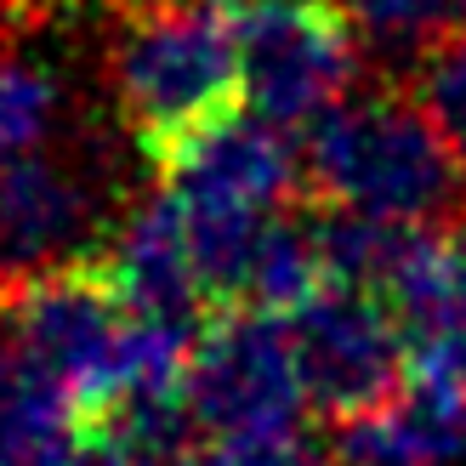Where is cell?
<instances>
[{
  "instance_id": "obj_3",
  "label": "cell",
  "mask_w": 466,
  "mask_h": 466,
  "mask_svg": "<svg viewBox=\"0 0 466 466\" xmlns=\"http://www.w3.org/2000/svg\"><path fill=\"white\" fill-rule=\"evenodd\" d=\"M0 319L12 324L46 376H52L75 415H108L126 392V341H131V301L103 256L63 262L29 279H6Z\"/></svg>"
},
{
  "instance_id": "obj_2",
  "label": "cell",
  "mask_w": 466,
  "mask_h": 466,
  "mask_svg": "<svg viewBox=\"0 0 466 466\" xmlns=\"http://www.w3.org/2000/svg\"><path fill=\"white\" fill-rule=\"evenodd\" d=\"M308 199L364 217L444 228L466 211V166L421 97L392 86L347 91L301 131Z\"/></svg>"
},
{
  "instance_id": "obj_14",
  "label": "cell",
  "mask_w": 466,
  "mask_h": 466,
  "mask_svg": "<svg viewBox=\"0 0 466 466\" xmlns=\"http://www.w3.org/2000/svg\"><path fill=\"white\" fill-rule=\"evenodd\" d=\"M177 466H324V455L301 432H239V438H194Z\"/></svg>"
},
{
  "instance_id": "obj_16",
  "label": "cell",
  "mask_w": 466,
  "mask_h": 466,
  "mask_svg": "<svg viewBox=\"0 0 466 466\" xmlns=\"http://www.w3.org/2000/svg\"><path fill=\"white\" fill-rule=\"evenodd\" d=\"M0 301H6V279H0Z\"/></svg>"
},
{
  "instance_id": "obj_7",
  "label": "cell",
  "mask_w": 466,
  "mask_h": 466,
  "mask_svg": "<svg viewBox=\"0 0 466 466\" xmlns=\"http://www.w3.org/2000/svg\"><path fill=\"white\" fill-rule=\"evenodd\" d=\"M86 222L91 194L63 159H52L46 148L0 159V273L6 279L80 262L68 256V245H80Z\"/></svg>"
},
{
  "instance_id": "obj_9",
  "label": "cell",
  "mask_w": 466,
  "mask_h": 466,
  "mask_svg": "<svg viewBox=\"0 0 466 466\" xmlns=\"http://www.w3.org/2000/svg\"><path fill=\"white\" fill-rule=\"evenodd\" d=\"M103 262L120 279V290L137 313L177 319V324H211L217 319L211 301H205V285H199L188 222H182L177 194H159L154 205H143L120 228V239H114V250Z\"/></svg>"
},
{
  "instance_id": "obj_11",
  "label": "cell",
  "mask_w": 466,
  "mask_h": 466,
  "mask_svg": "<svg viewBox=\"0 0 466 466\" xmlns=\"http://www.w3.org/2000/svg\"><path fill=\"white\" fill-rule=\"evenodd\" d=\"M353 17L376 57L421 68L450 35L466 29V0H359Z\"/></svg>"
},
{
  "instance_id": "obj_4",
  "label": "cell",
  "mask_w": 466,
  "mask_h": 466,
  "mask_svg": "<svg viewBox=\"0 0 466 466\" xmlns=\"http://www.w3.org/2000/svg\"><path fill=\"white\" fill-rule=\"evenodd\" d=\"M239 57L250 114L308 131L359 86L364 29L336 0H239Z\"/></svg>"
},
{
  "instance_id": "obj_5",
  "label": "cell",
  "mask_w": 466,
  "mask_h": 466,
  "mask_svg": "<svg viewBox=\"0 0 466 466\" xmlns=\"http://www.w3.org/2000/svg\"><path fill=\"white\" fill-rule=\"evenodd\" d=\"M188 410L205 438L296 432L313 404H308V381H301L290 319L217 313L194 347Z\"/></svg>"
},
{
  "instance_id": "obj_15",
  "label": "cell",
  "mask_w": 466,
  "mask_h": 466,
  "mask_svg": "<svg viewBox=\"0 0 466 466\" xmlns=\"http://www.w3.org/2000/svg\"><path fill=\"white\" fill-rule=\"evenodd\" d=\"M75 466H177V461L159 444H148L120 410H108V415H86V421H80Z\"/></svg>"
},
{
  "instance_id": "obj_13",
  "label": "cell",
  "mask_w": 466,
  "mask_h": 466,
  "mask_svg": "<svg viewBox=\"0 0 466 466\" xmlns=\"http://www.w3.org/2000/svg\"><path fill=\"white\" fill-rule=\"evenodd\" d=\"M415 97L427 103V114L438 120V131L450 137L455 159L466 166V29L450 35L421 68H415Z\"/></svg>"
},
{
  "instance_id": "obj_8",
  "label": "cell",
  "mask_w": 466,
  "mask_h": 466,
  "mask_svg": "<svg viewBox=\"0 0 466 466\" xmlns=\"http://www.w3.org/2000/svg\"><path fill=\"white\" fill-rule=\"evenodd\" d=\"M171 194H205V199H233L256 205V211H285V205L308 199V177H301V143H290L285 126L262 120V114H233L205 143L182 159L171 177H159Z\"/></svg>"
},
{
  "instance_id": "obj_12",
  "label": "cell",
  "mask_w": 466,
  "mask_h": 466,
  "mask_svg": "<svg viewBox=\"0 0 466 466\" xmlns=\"http://www.w3.org/2000/svg\"><path fill=\"white\" fill-rule=\"evenodd\" d=\"M57 126V86L46 68L17 57L0 40V159L46 148V137Z\"/></svg>"
},
{
  "instance_id": "obj_10",
  "label": "cell",
  "mask_w": 466,
  "mask_h": 466,
  "mask_svg": "<svg viewBox=\"0 0 466 466\" xmlns=\"http://www.w3.org/2000/svg\"><path fill=\"white\" fill-rule=\"evenodd\" d=\"M466 450V387L410 376L392 404L336 427L341 466H450Z\"/></svg>"
},
{
  "instance_id": "obj_1",
  "label": "cell",
  "mask_w": 466,
  "mask_h": 466,
  "mask_svg": "<svg viewBox=\"0 0 466 466\" xmlns=\"http://www.w3.org/2000/svg\"><path fill=\"white\" fill-rule=\"evenodd\" d=\"M114 91L137 154L171 177L217 126L250 108L239 0H131L114 35Z\"/></svg>"
},
{
  "instance_id": "obj_6",
  "label": "cell",
  "mask_w": 466,
  "mask_h": 466,
  "mask_svg": "<svg viewBox=\"0 0 466 466\" xmlns=\"http://www.w3.org/2000/svg\"><path fill=\"white\" fill-rule=\"evenodd\" d=\"M308 404L330 427L364 421L392 404L410 381V330L399 308L376 290L330 285L308 313L290 319Z\"/></svg>"
}]
</instances>
